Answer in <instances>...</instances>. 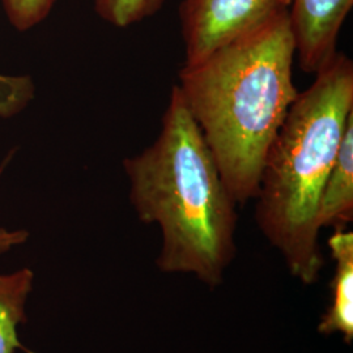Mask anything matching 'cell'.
<instances>
[{
  "label": "cell",
  "mask_w": 353,
  "mask_h": 353,
  "mask_svg": "<svg viewBox=\"0 0 353 353\" xmlns=\"http://www.w3.org/2000/svg\"><path fill=\"white\" fill-rule=\"evenodd\" d=\"M294 61L288 6L179 71L176 87L237 205L255 199L267 151L299 94Z\"/></svg>",
  "instance_id": "6da1fadb"
},
{
  "label": "cell",
  "mask_w": 353,
  "mask_h": 353,
  "mask_svg": "<svg viewBox=\"0 0 353 353\" xmlns=\"http://www.w3.org/2000/svg\"><path fill=\"white\" fill-rule=\"evenodd\" d=\"M331 258L335 263L331 283V303L321 318L318 332L326 336L341 335L351 344L353 339V233L334 229L328 239Z\"/></svg>",
  "instance_id": "8992f818"
},
{
  "label": "cell",
  "mask_w": 353,
  "mask_h": 353,
  "mask_svg": "<svg viewBox=\"0 0 353 353\" xmlns=\"http://www.w3.org/2000/svg\"><path fill=\"white\" fill-rule=\"evenodd\" d=\"M4 11L13 28L28 30L43 21L57 0H1Z\"/></svg>",
  "instance_id": "30bf717a"
},
{
  "label": "cell",
  "mask_w": 353,
  "mask_h": 353,
  "mask_svg": "<svg viewBox=\"0 0 353 353\" xmlns=\"http://www.w3.org/2000/svg\"><path fill=\"white\" fill-rule=\"evenodd\" d=\"M352 117L353 62L338 52L299 92L265 154L255 220L305 285L318 281L323 267L318 202Z\"/></svg>",
  "instance_id": "3957f363"
},
{
  "label": "cell",
  "mask_w": 353,
  "mask_h": 353,
  "mask_svg": "<svg viewBox=\"0 0 353 353\" xmlns=\"http://www.w3.org/2000/svg\"><path fill=\"white\" fill-rule=\"evenodd\" d=\"M353 0H290V28L296 59L306 74L316 75L334 61L338 39Z\"/></svg>",
  "instance_id": "5b68a950"
},
{
  "label": "cell",
  "mask_w": 353,
  "mask_h": 353,
  "mask_svg": "<svg viewBox=\"0 0 353 353\" xmlns=\"http://www.w3.org/2000/svg\"><path fill=\"white\" fill-rule=\"evenodd\" d=\"M165 0H94V10L106 23L127 28L159 12Z\"/></svg>",
  "instance_id": "9c48e42d"
},
{
  "label": "cell",
  "mask_w": 353,
  "mask_h": 353,
  "mask_svg": "<svg viewBox=\"0 0 353 353\" xmlns=\"http://www.w3.org/2000/svg\"><path fill=\"white\" fill-rule=\"evenodd\" d=\"M123 168L140 221L161 232L157 268L220 285L237 250V203L176 84L157 138Z\"/></svg>",
  "instance_id": "7a4b0ae2"
},
{
  "label": "cell",
  "mask_w": 353,
  "mask_h": 353,
  "mask_svg": "<svg viewBox=\"0 0 353 353\" xmlns=\"http://www.w3.org/2000/svg\"><path fill=\"white\" fill-rule=\"evenodd\" d=\"M10 160V157L7 160L3 161V165L0 166V176L3 173L4 166L7 165ZM28 239V233L24 230H16V232H8L3 228H0V254L8 252L14 245H20L23 242H26Z\"/></svg>",
  "instance_id": "8fae6325"
},
{
  "label": "cell",
  "mask_w": 353,
  "mask_h": 353,
  "mask_svg": "<svg viewBox=\"0 0 353 353\" xmlns=\"http://www.w3.org/2000/svg\"><path fill=\"white\" fill-rule=\"evenodd\" d=\"M290 0H182L185 64L198 63L288 7Z\"/></svg>",
  "instance_id": "277c9868"
},
{
  "label": "cell",
  "mask_w": 353,
  "mask_h": 353,
  "mask_svg": "<svg viewBox=\"0 0 353 353\" xmlns=\"http://www.w3.org/2000/svg\"><path fill=\"white\" fill-rule=\"evenodd\" d=\"M353 219V117L341 139V147L318 202L316 225L319 230L341 229Z\"/></svg>",
  "instance_id": "52a82bcc"
},
{
  "label": "cell",
  "mask_w": 353,
  "mask_h": 353,
  "mask_svg": "<svg viewBox=\"0 0 353 353\" xmlns=\"http://www.w3.org/2000/svg\"><path fill=\"white\" fill-rule=\"evenodd\" d=\"M32 281L33 272L28 268L12 275H0V353L26 351L17 338V326L26 321L24 305Z\"/></svg>",
  "instance_id": "ba28073f"
}]
</instances>
